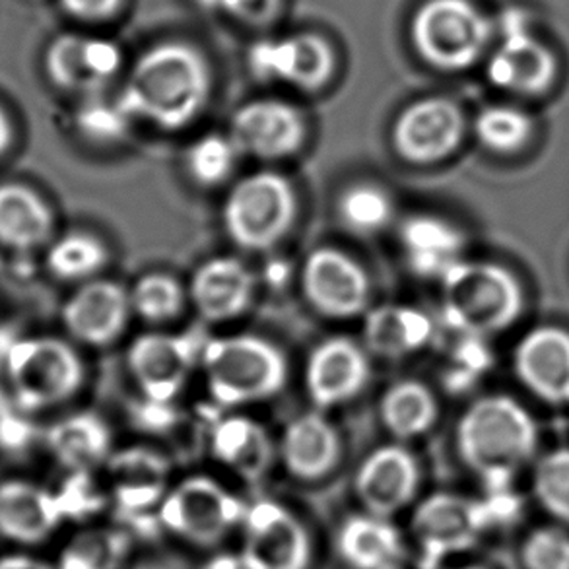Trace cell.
Listing matches in <instances>:
<instances>
[{
	"label": "cell",
	"mask_w": 569,
	"mask_h": 569,
	"mask_svg": "<svg viewBox=\"0 0 569 569\" xmlns=\"http://www.w3.org/2000/svg\"><path fill=\"white\" fill-rule=\"evenodd\" d=\"M129 293L132 313L154 325L178 319L189 300L183 284L168 272H148L134 282Z\"/></svg>",
	"instance_id": "obj_33"
},
{
	"label": "cell",
	"mask_w": 569,
	"mask_h": 569,
	"mask_svg": "<svg viewBox=\"0 0 569 569\" xmlns=\"http://www.w3.org/2000/svg\"><path fill=\"white\" fill-rule=\"evenodd\" d=\"M501 43L488 61V78L496 88L517 96L548 92L558 77L556 54L527 30L517 14L506 16Z\"/></svg>",
	"instance_id": "obj_15"
},
{
	"label": "cell",
	"mask_w": 569,
	"mask_h": 569,
	"mask_svg": "<svg viewBox=\"0 0 569 569\" xmlns=\"http://www.w3.org/2000/svg\"><path fill=\"white\" fill-rule=\"evenodd\" d=\"M527 569H569V532L560 527H542L525 540Z\"/></svg>",
	"instance_id": "obj_41"
},
{
	"label": "cell",
	"mask_w": 569,
	"mask_h": 569,
	"mask_svg": "<svg viewBox=\"0 0 569 569\" xmlns=\"http://www.w3.org/2000/svg\"><path fill=\"white\" fill-rule=\"evenodd\" d=\"M0 569H59L30 555L0 556Z\"/></svg>",
	"instance_id": "obj_44"
},
{
	"label": "cell",
	"mask_w": 569,
	"mask_h": 569,
	"mask_svg": "<svg viewBox=\"0 0 569 569\" xmlns=\"http://www.w3.org/2000/svg\"><path fill=\"white\" fill-rule=\"evenodd\" d=\"M239 569H241V568H239Z\"/></svg>",
	"instance_id": "obj_47"
},
{
	"label": "cell",
	"mask_w": 569,
	"mask_h": 569,
	"mask_svg": "<svg viewBox=\"0 0 569 569\" xmlns=\"http://www.w3.org/2000/svg\"><path fill=\"white\" fill-rule=\"evenodd\" d=\"M12 139V131H10V123H8L7 116L0 111V154L7 150Z\"/></svg>",
	"instance_id": "obj_45"
},
{
	"label": "cell",
	"mask_w": 569,
	"mask_h": 569,
	"mask_svg": "<svg viewBox=\"0 0 569 569\" xmlns=\"http://www.w3.org/2000/svg\"><path fill=\"white\" fill-rule=\"evenodd\" d=\"M210 447L216 461L246 480L264 477L274 461V443L269 431L249 416H226L216 423Z\"/></svg>",
	"instance_id": "obj_29"
},
{
	"label": "cell",
	"mask_w": 569,
	"mask_h": 569,
	"mask_svg": "<svg viewBox=\"0 0 569 569\" xmlns=\"http://www.w3.org/2000/svg\"><path fill=\"white\" fill-rule=\"evenodd\" d=\"M475 134L482 147L496 154H513L535 134L531 116L513 106H490L475 119Z\"/></svg>",
	"instance_id": "obj_34"
},
{
	"label": "cell",
	"mask_w": 569,
	"mask_h": 569,
	"mask_svg": "<svg viewBox=\"0 0 569 569\" xmlns=\"http://www.w3.org/2000/svg\"><path fill=\"white\" fill-rule=\"evenodd\" d=\"M254 277L236 257H214L194 270L189 301L207 323H228L253 306Z\"/></svg>",
	"instance_id": "obj_22"
},
{
	"label": "cell",
	"mask_w": 569,
	"mask_h": 569,
	"mask_svg": "<svg viewBox=\"0 0 569 569\" xmlns=\"http://www.w3.org/2000/svg\"><path fill=\"white\" fill-rule=\"evenodd\" d=\"M368 350L347 337H335L317 345L306 362V389L321 410L347 405L370 383Z\"/></svg>",
	"instance_id": "obj_18"
},
{
	"label": "cell",
	"mask_w": 569,
	"mask_h": 569,
	"mask_svg": "<svg viewBox=\"0 0 569 569\" xmlns=\"http://www.w3.org/2000/svg\"><path fill=\"white\" fill-rule=\"evenodd\" d=\"M171 465L150 447H129L108 459L109 490L127 516L162 506L170 492Z\"/></svg>",
	"instance_id": "obj_23"
},
{
	"label": "cell",
	"mask_w": 569,
	"mask_h": 569,
	"mask_svg": "<svg viewBox=\"0 0 569 569\" xmlns=\"http://www.w3.org/2000/svg\"><path fill=\"white\" fill-rule=\"evenodd\" d=\"M49 446L64 467L86 472L111 457V431L100 416L80 412L54 423Z\"/></svg>",
	"instance_id": "obj_31"
},
{
	"label": "cell",
	"mask_w": 569,
	"mask_h": 569,
	"mask_svg": "<svg viewBox=\"0 0 569 569\" xmlns=\"http://www.w3.org/2000/svg\"><path fill=\"white\" fill-rule=\"evenodd\" d=\"M436 335L431 317L402 303L370 308L363 316V348L381 360H402L420 352Z\"/></svg>",
	"instance_id": "obj_26"
},
{
	"label": "cell",
	"mask_w": 569,
	"mask_h": 569,
	"mask_svg": "<svg viewBox=\"0 0 569 569\" xmlns=\"http://www.w3.org/2000/svg\"><path fill=\"white\" fill-rule=\"evenodd\" d=\"M480 501L461 493L438 492L423 498L412 516V535L423 568H436L447 558L467 552L485 535Z\"/></svg>",
	"instance_id": "obj_10"
},
{
	"label": "cell",
	"mask_w": 569,
	"mask_h": 569,
	"mask_svg": "<svg viewBox=\"0 0 569 569\" xmlns=\"http://www.w3.org/2000/svg\"><path fill=\"white\" fill-rule=\"evenodd\" d=\"M513 368L525 389L552 402L569 405V331L545 325L517 342Z\"/></svg>",
	"instance_id": "obj_20"
},
{
	"label": "cell",
	"mask_w": 569,
	"mask_h": 569,
	"mask_svg": "<svg viewBox=\"0 0 569 569\" xmlns=\"http://www.w3.org/2000/svg\"><path fill=\"white\" fill-rule=\"evenodd\" d=\"M337 548L352 569H400L407 547L389 517L358 513L340 527Z\"/></svg>",
	"instance_id": "obj_28"
},
{
	"label": "cell",
	"mask_w": 569,
	"mask_h": 569,
	"mask_svg": "<svg viewBox=\"0 0 569 569\" xmlns=\"http://www.w3.org/2000/svg\"><path fill=\"white\" fill-rule=\"evenodd\" d=\"M131 121L132 117L127 113L119 98L111 103L93 96L78 111L80 131L93 140L121 139Z\"/></svg>",
	"instance_id": "obj_40"
},
{
	"label": "cell",
	"mask_w": 569,
	"mask_h": 569,
	"mask_svg": "<svg viewBox=\"0 0 569 569\" xmlns=\"http://www.w3.org/2000/svg\"><path fill=\"white\" fill-rule=\"evenodd\" d=\"M129 556V537L119 531L80 535L62 555L59 569H121Z\"/></svg>",
	"instance_id": "obj_38"
},
{
	"label": "cell",
	"mask_w": 569,
	"mask_h": 569,
	"mask_svg": "<svg viewBox=\"0 0 569 569\" xmlns=\"http://www.w3.org/2000/svg\"><path fill=\"white\" fill-rule=\"evenodd\" d=\"M306 137V119L288 101H249L231 117L230 139L239 154L262 162H278L298 154Z\"/></svg>",
	"instance_id": "obj_13"
},
{
	"label": "cell",
	"mask_w": 569,
	"mask_h": 569,
	"mask_svg": "<svg viewBox=\"0 0 569 569\" xmlns=\"http://www.w3.org/2000/svg\"><path fill=\"white\" fill-rule=\"evenodd\" d=\"M249 67L262 80L316 92L331 80L335 53L329 41L317 33L262 39L249 51Z\"/></svg>",
	"instance_id": "obj_16"
},
{
	"label": "cell",
	"mask_w": 569,
	"mask_h": 569,
	"mask_svg": "<svg viewBox=\"0 0 569 569\" xmlns=\"http://www.w3.org/2000/svg\"><path fill=\"white\" fill-rule=\"evenodd\" d=\"M379 415L392 438L408 441L428 433L438 422V399L422 381L402 379L383 392Z\"/></svg>",
	"instance_id": "obj_32"
},
{
	"label": "cell",
	"mask_w": 569,
	"mask_h": 569,
	"mask_svg": "<svg viewBox=\"0 0 569 569\" xmlns=\"http://www.w3.org/2000/svg\"><path fill=\"white\" fill-rule=\"evenodd\" d=\"M532 488L540 506L550 516L569 525V449H556L545 455L532 477Z\"/></svg>",
	"instance_id": "obj_39"
},
{
	"label": "cell",
	"mask_w": 569,
	"mask_h": 569,
	"mask_svg": "<svg viewBox=\"0 0 569 569\" xmlns=\"http://www.w3.org/2000/svg\"><path fill=\"white\" fill-rule=\"evenodd\" d=\"M123 64L121 49L101 38L67 33L47 51V72L54 84L72 92H101Z\"/></svg>",
	"instance_id": "obj_21"
},
{
	"label": "cell",
	"mask_w": 569,
	"mask_h": 569,
	"mask_svg": "<svg viewBox=\"0 0 569 569\" xmlns=\"http://www.w3.org/2000/svg\"><path fill=\"white\" fill-rule=\"evenodd\" d=\"M197 356L199 345L189 335L148 332L132 340L127 368L150 402L170 405L183 391Z\"/></svg>",
	"instance_id": "obj_14"
},
{
	"label": "cell",
	"mask_w": 569,
	"mask_h": 569,
	"mask_svg": "<svg viewBox=\"0 0 569 569\" xmlns=\"http://www.w3.org/2000/svg\"><path fill=\"white\" fill-rule=\"evenodd\" d=\"M62 8L69 14L86 22H100L116 14L123 0H61Z\"/></svg>",
	"instance_id": "obj_43"
},
{
	"label": "cell",
	"mask_w": 569,
	"mask_h": 569,
	"mask_svg": "<svg viewBox=\"0 0 569 569\" xmlns=\"http://www.w3.org/2000/svg\"><path fill=\"white\" fill-rule=\"evenodd\" d=\"M210 70L202 54L186 43H162L140 57L119 100L132 119L179 131L204 109Z\"/></svg>",
	"instance_id": "obj_1"
},
{
	"label": "cell",
	"mask_w": 569,
	"mask_h": 569,
	"mask_svg": "<svg viewBox=\"0 0 569 569\" xmlns=\"http://www.w3.org/2000/svg\"><path fill=\"white\" fill-rule=\"evenodd\" d=\"M247 506L230 490L208 477L181 480L166 493L160 523L194 547H214L238 525L243 523Z\"/></svg>",
	"instance_id": "obj_7"
},
{
	"label": "cell",
	"mask_w": 569,
	"mask_h": 569,
	"mask_svg": "<svg viewBox=\"0 0 569 569\" xmlns=\"http://www.w3.org/2000/svg\"><path fill=\"white\" fill-rule=\"evenodd\" d=\"M238 156V148L231 142L230 134H207L192 142L187 150V173L197 186H222L236 170Z\"/></svg>",
	"instance_id": "obj_37"
},
{
	"label": "cell",
	"mask_w": 569,
	"mask_h": 569,
	"mask_svg": "<svg viewBox=\"0 0 569 569\" xmlns=\"http://www.w3.org/2000/svg\"><path fill=\"white\" fill-rule=\"evenodd\" d=\"M467 132L462 109L447 98H423L400 111L391 140L400 160L433 166L453 156Z\"/></svg>",
	"instance_id": "obj_12"
},
{
	"label": "cell",
	"mask_w": 569,
	"mask_h": 569,
	"mask_svg": "<svg viewBox=\"0 0 569 569\" xmlns=\"http://www.w3.org/2000/svg\"><path fill=\"white\" fill-rule=\"evenodd\" d=\"M109 261L108 247L90 233L74 231L54 241L47 253V267L61 280H88Z\"/></svg>",
	"instance_id": "obj_35"
},
{
	"label": "cell",
	"mask_w": 569,
	"mask_h": 569,
	"mask_svg": "<svg viewBox=\"0 0 569 569\" xmlns=\"http://www.w3.org/2000/svg\"><path fill=\"white\" fill-rule=\"evenodd\" d=\"M493 26L470 0H428L412 20V41L439 70H465L486 53Z\"/></svg>",
	"instance_id": "obj_6"
},
{
	"label": "cell",
	"mask_w": 569,
	"mask_h": 569,
	"mask_svg": "<svg viewBox=\"0 0 569 569\" xmlns=\"http://www.w3.org/2000/svg\"><path fill=\"white\" fill-rule=\"evenodd\" d=\"M457 569H486V568H480V566H465V568H457Z\"/></svg>",
	"instance_id": "obj_46"
},
{
	"label": "cell",
	"mask_w": 569,
	"mask_h": 569,
	"mask_svg": "<svg viewBox=\"0 0 569 569\" xmlns=\"http://www.w3.org/2000/svg\"><path fill=\"white\" fill-rule=\"evenodd\" d=\"M53 216L36 192L22 186H0V243L18 251L43 246Z\"/></svg>",
	"instance_id": "obj_30"
},
{
	"label": "cell",
	"mask_w": 569,
	"mask_h": 569,
	"mask_svg": "<svg viewBox=\"0 0 569 569\" xmlns=\"http://www.w3.org/2000/svg\"><path fill=\"white\" fill-rule=\"evenodd\" d=\"M340 222L356 236H373L392 220L389 192L373 183L348 187L339 199Z\"/></svg>",
	"instance_id": "obj_36"
},
{
	"label": "cell",
	"mask_w": 569,
	"mask_h": 569,
	"mask_svg": "<svg viewBox=\"0 0 569 569\" xmlns=\"http://www.w3.org/2000/svg\"><path fill=\"white\" fill-rule=\"evenodd\" d=\"M342 457V439L321 412L293 418L280 439V459L293 478L316 482L329 477Z\"/></svg>",
	"instance_id": "obj_24"
},
{
	"label": "cell",
	"mask_w": 569,
	"mask_h": 569,
	"mask_svg": "<svg viewBox=\"0 0 569 569\" xmlns=\"http://www.w3.org/2000/svg\"><path fill=\"white\" fill-rule=\"evenodd\" d=\"M241 569H308L313 556L306 525L290 509L261 500L246 509Z\"/></svg>",
	"instance_id": "obj_11"
},
{
	"label": "cell",
	"mask_w": 569,
	"mask_h": 569,
	"mask_svg": "<svg viewBox=\"0 0 569 569\" xmlns=\"http://www.w3.org/2000/svg\"><path fill=\"white\" fill-rule=\"evenodd\" d=\"M208 391L222 407L238 408L277 397L288 381L284 352L254 335L208 340L200 350Z\"/></svg>",
	"instance_id": "obj_4"
},
{
	"label": "cell",
	"mask_w": 569,
	"mask_h": 569,
	"mask_svg": "<svg viewBox=\"0 0 569 569\" xmlns=\"http://www.w3.org/2000/svg\"><path fill=\"white\" fill-rule=\"evenodd\" d=\"M298 218V192L278 171H257L231 187L223 200V230L249 253L270 251L284 241Z\"/></svg>",
	"instance_id": "obj_5"
},
{
	"label": "cell",
	"mask_w": 569,
	"mask_h": 569,
	"mask_svg": "<svg viewBox=\"0 0 569 569\" xmlns=\"http://www.w3.org/2000/svg\"><path fill=\"white\" fill-rule=\"evenodd\" d=\"M61 501L46 488L23 480L0 485V537L33 547L49 539L61 525Z\"/></svg>",
	"instance_id": "obj_25"
},
{
	"label": "cell",
	"mask_w": 569,
	"mask_h": 569,
	"mask_svg": "<svg viewBox=\"0 0 569 569\" xmlns=\"http://www.w3.org/2000/svg\"><path fill=\"white\" fill-rule=\"evenodd\" d=\"M131 293L113 280H90L62 308L67 331L88 347H108L131 319Z\"/></svg>",
	"instance_id": "obj_19"
},
{
	"label": "cell",
	"mask_w": 569,
	"mask_h": 569,
	"mask_svg": "<svg viewBox=\"0 0 569 569\" xmlns=\"http://www.w3.org/2000/svg\"><path fill=\"white\" fill-rule=\"evenodd\" d=\"M400 247L408 269L416 277L441 278L462 261L467 239L455 223L439 216H410L399 231Z\"/></svg>",
	"instance_id": "obj_27"
},
{
	"label": "cell",
	"mask_w": 569,
	"mask_h": 569,
	"mask_svg": "<svg viewBox=\"0 0 569 569\" xmlns=\"http://www.w3.org/2000/svg\"><path fill=\"white\" fill-rule=\"evenodd\" d=\"M8 379L23 407L39 410L72 399L84 379V366L67 342L38 337L10 350Z\"/></svg>",
	"instance_id": "obj_8"
},
{
	"label": "cell",
	"mask_w": 569,
	"mask_h": 569,
	"mask_svg": "<svg viewBox=\"0 0 569 569\" xmlns=\"http://www.w3.org/2000/svg\"><path fill=\"white\" fill-rule=\"evenodd\" d=\"M439 282L446 321L465 337L506 331L523 311V286L498 262L462 259Z\"/></svg>",
	"instance_id": "obj_3"
},
{
	"label": "cell",
	"mask_w": 569,
	"mask_h": 569,
	"mask_svg": "<svg viewBox=\"0 0 569 569\" xmlns=\"http://www.w3.org/2000/svg\"><path fill=\"white\" fill-rule=\"evenodd\" d=\"M199 4L208 10H222L239 22L264 26L278 14L282 0H199Z\"/></svg>",
	"instance_id": "obj_42"
},
{
	"label": "cell",
	"mask_w": 569,
	"mask_h": 569,
	"mask_svg": "<svg viewBox=\"0 0 569 569\" xmlns=\"http://www.w3.org/2000/svg\"><path fill=\"white\" fill-rule=\"evenodd\" d=\"M422 470L416 455L400 443L381 446L358 467L355 492L373 516H397L418 496Z\"/></svg>",
	"instance_id": "obj_17"
},
{
	"label": "cell",
	"mask_w": 569,
	"mask_h": 569,
	"mask_svg": "<svg viewBox=\"0 0 569 569\" xmlns=\"http://www.w3.org/2000/svg\"><path fill=\"white\" fill-rule=\"evenodd\" d=\"M455 441L462 462L485 486L513 485L517 472L537 453L539 430L519 400L486 395L462 412Z\"/></svg>",
	"instance_id": "obj_2"
},
{
	"label": "cell",
	"mask_w": 569,
	"mask_h": 569,
	"mask_svg": "<svg viewBox=\"0 0 569 569\" xmlns=\"http://www.w3.org/2000/svg\"><path fill=\"white\" fill-rule=\"evenodd\" d=\"M301 292L327 319H355L371 308V280L362 264L335 247H319L301 267Z\"/></svg>",
	"instance_id": "obj_9"
}]
</instances>
